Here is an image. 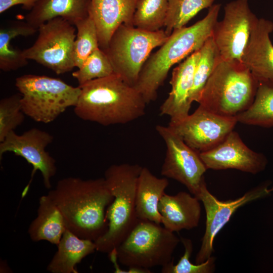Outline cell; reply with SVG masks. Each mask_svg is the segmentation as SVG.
I'll list each match as a JSON object with an SVG mask.
<instances>
[{"label": "cell", "instance_id": "cell-1", "mask_svg": "<svg viewBox=\"0 0 273 273\" xmlns=\"http://www.w3.org/2000/svg\"><path fill=\"white\" fill-rule=\"evenodd\" d=\"M48 194L61 211L67 229L78 237L95 242L107 231L106 211L114 197L104 177H65Z\"/></svg>", "mask_w": 273, "mask_h": 273}, {"label": "cell", "instance_id": "cell-2", "mask_svg": "<svg viewBox=\"0 0 273 273\" xmlns=\"http://www.w3.org/2000/svg\"><path fill=\"white\" fill-rule=\"evenodd\" d=\"M79 86L74 111L83 120L103 126L124 124L145 114L147 104L142 95L115 73Z\"/></svg>", "mask_w": 273, "mask_h": 273}, {"label": "cell", "instance_id": "cell-3", "mask_svg": "<svg viewBox=\"0 0 273 273\" xmlns=\"http://www.w3.org/2000/svg\"><path fill=\"white\" fill-rule=\"evenodd\" d=\"M221 5L213 4L202 19L189 27L174 30L144 64L134 85L147 104L155 101L158 90L176 64L199 50L212 36Z\"/></svg>", "mask_w": 273, "mask_h": 273}, {"label": "cell", "instance_id": "cell-4", "mask_svg": "<svg viewBox=\"0 0 273 273\" xmlns=\"http://www.w3.org/2000/svg\"><path fill=\"white\" fill-rule=\"evenodd\" d=\"M142 166L113 164L105 171L104 179L114 199L107 208L106 232L95 243L96 251L109 253L125 239L136 223L135 192Z\"/></svg>", "mask_w": 273, "mask_h": 273}, {"label": "cell", "instance_id": "cell-5", "mask_svg": "<svg viewBox=\"0 0 273 273\" xmlns=\"http://www.w3.org/2000/svg\"><path fill=\"white\" fill-rule=\"evenodd\" d=\"M258 85V81L242 63L220 58L198 103L219 115L236 116L251 105Z\"/></svg>", "mask_w": 273, "mask_h": 273}, {"label": "cell", "instance_id": "cell-6", "mask_svg": "<svg viewBox=\"0 0 273 273\" xmlns=\"http://www.w3.org/2000/svg\"><path fill=\"white\" fill-rule=\"evenodd\" d=\"M15 86L21 95L25 114L44 123L53 122L68 108L74 107L80 93L79 86L45 75H22L16 79Z\"/></svg>", "mask_w": 273, "mask_h": 273}, {"label": "cell", "instance_id": "cell-7", "mask_svg": "<svg viewBox=\"0 0 273 273\" xmlns=\"http://www.w3.org/2000/svg\"><path fill=\"white\" fill-rule=\"evenodd\" d=\"M180 241L174 232L149 220L139 219L116 248L119 263L128 268L149 269L167 264Z\"/></svg>", "mask_w": 273, "mask_h": 273}, {"label": "cell", "instance_id": "cell-8", "mask_svg": "<svg viewBox=\"0 0 273 273\" xmlns=\"http://www.w3.org/2000/svg\"><path fill=\"white\" fill-rule=\"evenodd\" d=\"M168 36L162 29L150 31L123 24L114 32L103 51L110 61L114 73L134 86L152 51L162 46Z\"/></svg>", "mask_w": 273, "mask_h": 273}, {"label": "cell", "instance_id": "cell-9", "mask_svg": "<svg viewBox=\"0 0 273 273\" xmlns=\"http://www.w3.org/2000/svg\"><path fill=\"white\" fill-rule=\"evenodd\" d=\"M58 17L41 24L32 46L23 50L24 57L52 70L57 74L71 71L75 66L74 44L76 27Z\"/></svg>", "mask_w": 273, "mask_h": 273}, {"label": "cell", "instance_id": "cell-10", "mask_svg": "<svg viewBox=\"0 0 273 273\" xmlns=\"http://www.w3.org/2000/svg\"><path fill=\"white\" fill-rule=\"evenodd\" d=\"M156 130L166 147L161 174L182 184L196 196L205 182L204 175L207 170L199 153L186 144L168 126L158 125Z\"/></svg>", "mask_w": 273, "mask_h": 273}, {"label": "cell", "instance_id": "cell-11", "mask_svg": "<svg viewBox=\"0 0 273 273\" xmlns=\"http://www.w3.org/2000/svg\"><path fill=\"white\" fill-rule=\"evenodd\" d=\"M258 18L248 0H234L224 7V17L217 21L212 38L222 59L241 63L243 53Z\"/></svg>", "mask_w": 273, "mask_h": 273}, {"label": "cell", "instance_id": "cell-12", "mask_svg": "<svg viewBox=\"0 0 273 273\" xmlns=\"http://www.w3.org/2000/svg\"><path fill=\"white\" fill-rule=\"evenodd\" d=\"M268 186L266 183L263 184L248 191L236 199L223 201L219 200L209 191L206 182L202 184L195 197L202 202L205 209V230L195 258L196 264L202 263L211 256L216 236L239 208L270 194Z\"/></svg>", "mask_w": 273, "mask_h": 273}, {"label": "cell", "instance_id": "cell-13", "mask_svg": "<svg viewBox=\"0 0 273 273\" xmlns=\"http://www.w3.org/2000/svg\"><path fill=\"white\" fill-rule=\"evenodd\" d=\"M50 133L37 128H31L21 134L11 131L0 143V159L8 152L20 156L32 166L31 178L24 188L22 197L27 194L32 180L37 170L40 171L45 187L52 188L51 179L56 174L55 159L46 151V147L53 141Z\"/></svg>", "mask_w": 273, "mask_h": 273}, {"label": "cell", "instance_id": "cell-14", "mask_svg": "<svg viewBox=\"0 0 273 273\" xmlns=\"http://www.w3.org/2000/svg\"><path fill=\"white\" fill-rule=\"evenodd\" d=\"M237 122L236 116L220 115L199 105L181 121L168 126L189 147L201 153L220 144Z\"/></svg>", "mask_w": 273, "mask_h": 273}, {"label": "cell", "instance_id": "cell-15", "mask_svg": "<svg viewBox=\"0 0 273 273\" xmlns=\"http://www.w3.org/2000/svg\"><path fill=\"white\" fill-rule=\"evenodd\" d=\"M199 155L207 169H234L255 174L267 164L266 157L248 147L234 130L218 145Z\"/></svg>", "mask_w": 273, "mask_h": 273}, {"label": "cell", "instance_id": "cell-16", "mask_svg": "<svg viewBox=\"0 0 273 273\" xmlns=\"http://www.w3.org/2000/svg\"><path fill=\"white\" fill-rule=\"evenodd\" d=\"M200 50L192 53L174 67L170 81L171 90L160 107V114L170 117L169 123H176L190 114V95Z\"/></svg>", "mask_w": 273, "mask_h": 273}, {"label": "cell", "instance_id": "cell-17", "mask_svg": "<svg viewBox=\"0 0 273 273\" xmlns=\"http://www.w3.org/2000/svg\"><path fill=\"white\" fill-rule=\"evenodd\" d=\"M272 31V22L258 18L242 57L241 63L258 82H273Z\"/></svg>", "mask_w": 273, "mask_h": 273}, {"label": "cell", "instance_id": "cell-18", "mask_svg": "<svg viewBox=\"0 0 273 273\" xmlns=\"http://www.w3.org/2000/svg\"><path fill=\"white\" fill-rule=\"evenodd\" d=\"M139 0H90L88 14L97 30L99 48L106 50L116 30L122 24L133 25Z\"/></svg>", "mask_w": 273, "mask_h": 273}, {"label": "cell", "instance_id": "cell-19", "mask_svg": "<svg viewBox=\"0 0 273 273\" xmlns=\"http://www.w3.org/2000/svg\"><path fill=\"white\" fill-rule=\"evenodd\" d=\"M161 224L174 232L198 226L201 217L200 200L186 192L175 195L164 194L158 204Z\"/></svg>", "mask_w": 273, "mask_h": 273}, {"label": "cell", "instance_id": "cell-20", "mask_svg": "<svg viewBox=\"0 0 273 273\" xmlns=\"http://www.w3.org/2000/svg\"><path fill=\"white\" fill-rule=\"evenodd\" d=\"M168 185L166 177H158L148 168L142 167L135 192V211L138 219L161 224L158 204Z\"/></svg>", "mask_w": 273, "mask_h": 273}, {"label": "cell", "instance_id": "cell-21", "mask_svg": "<svg viewBox=\"0 0 273 273\" xmlns=\"http://www.w3.org/2000/svg\"><path fill=\"white\" fill-rule=\"evenodd\" d=\"M90 0H39L25 16V21L38 29L55 18H63L72 24L87 17Z\"/></svg>", "mask_w": 273, "mask_h": 273}, {"label": "cell", "instance_id": "cell-22", "mask_svg": "<svg viewBox=\"0 0 273 273\" xmlns=\"http://www.w3.org/2000/svg\"><path fill=\"white\" fill-rule=\"evenodd\" d=\"M57 246V251L47 267L51 273H78L76 265L96 251L94 241L80 238L68 229Z\"/></svg>", "mask_w": 273, "mask_h": 273}, {"label": "cell", "instance_id": "cell-23", "mask_svg": "<svg viewBox=\"0 0 273 273\" xmlns=\"http://www.w3.org/2000/svg\"><path fill=\"white\" fill-rule=\"evenodd\" d=\"M66 230L64 217L51 197L48 194L40 197L37 216L28 230L30 239L57 245Z\"/></svg>", "mask_w": 273, "mask_h": 273}, {"label": "cell", "instance_id": "cell-24", "mask_svg": "<svg viewBox=\"0 0 273 273\" xmlns=\"http://www.w3.org/2000/svg\"><path fill=\"white\" fill-rule=\"evenodd\" d=\"M27 22L14 21L0 29V69L4 72L15 71L24 67L28 60L23 50L11 45V40L19 36H28L37 31Z\"/></svg>", "mask_w": 273, "mask_h": 273}, {"label": "cell", "instance_id": "cell-25", "mask_svg": "<svg viewBox=\"0 0 273 273\" xmlns=\"http://www.w3.org/2000/svg\"><path fill=\"white\" fill-rule=\"evenodd\" d=\"M236 117L243 124L273 127V82H258L253 102Z\"/></svg>", "mask_w": 273, "mask_h": 273}, {"label": "cell", "instance_id": "cell-26", "mask_svg": "<svg viewBox=\"0 0 273 273\" xmlns=\"http://www.w3.org/2000/svg\"><path fill=\"white\" fill-rule=\"evenodd\" d=\"M214 0H168L164 30L169 36L186 25L199 12L210 8Z\"/></svg>", "mask_w": 273, "mask_h": 273}, {"label": "cell", "instance_id": "cell-27", "mask_svg": "<svg viewBox=\"0 0 273 273\" xmlns=\"http://www.w3.org/2000/svg\"><path fill=\"white\" fill-rule=\"evenodd\" d=\"M221 57L212 36L200 49L190 95V101L198 102L201 92Z\"/></svg>", "mask_w": 273, "mask_h": 273}, {"label": "cell", "instance_id": "cell-28", "mask_svg": "<svg viewBox=\"0 0 273 273\" xmlns=\"http://www.w3.org/2000/svg\"><path fill=\"white\" fill-rule=\"evenodd\" d=\"M168 0H139L133 18L134 26L150 31L164 27Z\"/></svg>", "mask_w": 273, "mask_h": 273}, {"label": "cell", "instance_id": "cell-29", "mask_svg": "<svg viewBox=\"0 0 273 273\" xmlns=\"http://www.w3.org/2000/svg\"><path fill=\"white\" fill-rule=\"evenodd\" d=\"M77 30L74 44L75 66L79 68L86 58L99 48L97 30L89 14L74 25Z\"/></svg>", "mask_w": 273, "mask_h": 273}, {"label": "cell", "instance_id": "cell-30", "mask_svg": "<svg viewBox=\"0 0 273 273\" xmlns=\"http://www.w3.org/2000/svg\"><path fill=\"white\" fill-rule=\"evenodd\" d=\"M113 73V68L108 56L102 50L98 48L72 75L77 80L79 85H82L94 79L107 77Z\"/></svg>", "mask_w": 273, "mask_h": 273}, {"label": "cell", "instance_id": "cell-31", "mask_svg": "<svg viewBox=\"0 0 273 273\" xmlns=\"http://www.w3.org/2000/svg\"><path fill=\"white\" fill-rule=\"evenodd\" d=\"M21 94H15L0 101V143L20 125L25 115L21 102Z\"/></svg>", "mask_w": 273, "mask_h": 273}, {"label": "cell", "instance_id": "cell-32", "mask_svg": "<svg viewBox=\"0 0 273 273\" xmlns=\"http://www.w3.org/2000/svg\"><path fill=\"white\" fill-rule=\"evenodd\" d=\"M180 241L184 245L185 251L183 255L176 264L173 260L162 267V273H211L215 270V258L211 256L205 261L194 264L190 261L193 246L191 239L180 238Z\"/></svg>", "mask_w": 273, "mask_h": 273}, {"label": "cell", "instance_id": "cell-33", "mask_svg": "<svg viewBox=\"0 0 273 273\" xmlns=\"http://www.w3.org/2000/svg\"><path fill=\"white\" fill-rule=\"evenodd\" d=\"M39 0H0V13L2 14L13 6L22 5L23 9L31 11Z\"/></svg>", "mask_w": 273, "mask_h": 273}, {"label": "cell", "instance_id": "cell-34", "mask_svg": "<svg viewBox=\"0 0 273 273\" xmlns=\"http://www.w3.org/2000/svg\"><path fill=\"white\" fill-rule=\"evenodd\" d=\"M270 192L273 191V187L271 189H269Z\"/></svg>", "mask_w": 273, "mask_h": 273}]
</instances>
